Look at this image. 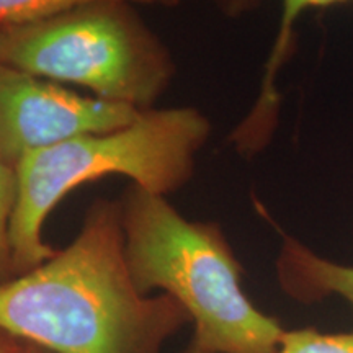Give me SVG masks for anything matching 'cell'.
Returning a JSON list of instances; mask_svg holds the SVG:
<instances>
[{"label": "cell", "mask_w": 353, "mask_h": 353, "mask_svg": "<svg viewBox=\"0 0 353 353\" xmlns=\"http://www.w3.org/2000/svg\"><path fill=\"white\" fill-rule=\"evenodd\" d=\"M187 324L169 294L136 288L120 201L107 198L88 206L65 249L0 285V332L52 353H162Z\"/></svg>", "instance_id": "cell-1"}, {"label": "cell", "mask_w": 353, "mask_h": 353, "mask_svg": "<svg viewBox=\"0 0 353 353\" xmlns=\"http://www.w3.org/2000/svg\"><path fill=\"white\" fill-rule=\"evenodd\" d=\"M125 255L139 293L161 290L185 309L206 353H276L285 327L254 306L244 268L214 221H192L167 196L132 183L120 198Z\"/></svg>", "instance_id": "cell-2"}, {"label": "cell", "mask_w": 353, "mask_h": 353, "mask_svg": "<svg viewBox=\"0 0 353 353\" xmlns=\"http://www.w3.org/2000/svg\"><path fill=\"white\" fill-rule=\"evenodd\" d=\"M211 134V121L193 107L151 108L131 125L92 132L26 156L17 165V203L10 223L15 275L54 257L43 239L51 211L83 183L123 175L134 185L167 196L195 174L196 157Z\"/></svg>", "instance_id": "cell-3"}, {"label": "cell", "mask_w": 353, "mask_h": 353, "mask_svg": "<svg viewBox=\"0 0 353 353\" xmlns=\"http://www.w3.org/2000/svg\"><path fill=\"white\" fill-rule=\"evenodd\" d=\"M0 64L144 112L170 85L175 64L136 6L97 2L0 26Z\"/></svg>", "instance_id": "cell-4"}, {"label": "cell", "mask_w": 353, "mask_h": 353, "mask_svg": "<svg viewBox=\"0 0 353 353\" xmlns=\"http://www.w3.org/2000/svg\"><path fill=\"white\" fill-rule=\"evenodd\" d=\"M139 113L0 64V159L13 169L30 154L64 141L125 128Z\"/></svg>", "instance_id": "cell-5"}, {"label": "cell", "mask_w": 353, "mask_h": 353, "mask_svg": "<svg viewBox=\"0 0 353 353\" xmlns=\"http://www.w3.org/2000/svg\"><path fill=\"white\" fill-rule=\"evenodd\" d=\"M275 270L280 288L294 301L317 303L337 296L353 307V265L322 257L285 232Z\"/></svg>", "instance_id": "cell-6"}, {"label": "cell", "mask_w": 353, "mask_h": 353, "mask_svg": "<svg viewBox=\"0 0 353 353\" xmlns=\"http://www.w3.org/2000/svg\"><path fill=\"white\" fill-rule=\"evenodd\" d=\"M350 2V0H281L280 28L275 43H273L272 54L265 65L263 81L260 83V94L255 99L254 107L245 117V123L250 130L257 132H272L276 130L278 112H280V95L276 92L278 70L285 64L291 39L294 34V25L304 12L312 8H327L335 3Z\"/></svg>", "instance_id": "cell-7"}, {"label": "cell", "mask_w": 353, "mask_h": 353, "mask_svg": "<svg viewBox=\"0 0 353 353\" xmlns=\"http://www.w3.org/2000/svg\"><path fill=\"white\" fill-rule=\"evenodd\" d=\"M97 2H126L132 6L175 7L180 0H0V26L26 23Z\"/></svg>", "instance_id": "cell-8"}, {"label": "cell", "mask_w": 353, "mask_h": 353, "mask_svg": "<svg viewBox=\"0 0 353 353\" xmlns=\"http://www.w3.org/2000/svg\"><path fill=\"white\" fill-rule=\"evenodd\" d=\"M17 170L0 159V285L17 276L10 244V223L17 203Z\"/></svg>", "instance_id": "cell-9"}, {"label": "cell", "mask_w": 353, "mask_h": 353, "mask_svg": "<svg viewBox=\"0 0 353 353\" xmlns=\"http://www.w3.org/2000/svg\"><path fill=\"white\" fill-rule=\"evenodd\" d=\"M276 353H353V330L339 334L312 327L285 330Z\"/></svg>", "instance_id": "cell-10"}, {"label": "cell", "mask_w": 353, "mask_h": 353, "mask_svg": "<svg viewBox=\"0 0 353 353\" xmlns=\"http://www.w3.org/2000/svg\"><path fill=\"white\" fill-rule=\"evenodd\" d=\"M221 10H224L228 15L239 17L242 13H247L254 8H257L262 0H216Z\"/></svg>", "instance_id": "cell-11"}, {"label": "cell", "mask_w": 353, "mask_h": 353, "mask_svg": "<svg viewBox=\"0 0 353 353\" xmlns=\"http://www.w3.org/2000/svg\"><path fill=\"white\" fill-rule=\"evenodd\" d=\"M23 342L17 341L12 335L0 332V353H21Z\"/></svg>", "instance_id": "cell-12"}, {"label": "cell", "mask_w": 353, "mask_h": 353, "mask_svg": "<svg viewBox=\"0 0 353 353\" xmlns=\"http://www.w3.org/2000/svg\"><path fill=\"white\" fill-rule=\"evenodd\" d=\"M21 353H52V352L44 350V348L38 347V345H33V343L23 342V352H21Z\"/></svg>", "instance_id": "cell-13"}, {"label": "cell", "mask_w": 353, "mask_h": 353, "mask_svg": "<svg viewBox=\"0 0 353 353\" xmlns=\"http://www.w3.org/2000/svg\"><path fill=\"white\" fill-rule=\"evenodd\" d=\"M182 353H206V352H203L200 347L195 345V343H193L192 341H190V343H188L187 347L183 348V352H182Z\"/></svg>", "instance_id": "cell-14"}]
</instances>
